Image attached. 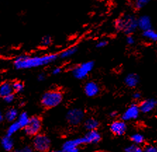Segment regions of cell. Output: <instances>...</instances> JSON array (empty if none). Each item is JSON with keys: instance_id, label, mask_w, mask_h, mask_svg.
I'll use <instances>...</instances> for the list:
<instances>
[{"instance_id": "4dcf8cb0", "label": "cell", "mask_w": 157, "mask_h": 152, "mask_svg": "<svg viewBox=\"0 0 157 152\" xmlns=\"http://www.w3.org/2000/svg\"><path fill=\"white\" fill-rule=\"evenodd\" d=\"M126 42L128 45H133L135 42V39L132 35H128L126 37Z\"/></svg>"}, {"instance_id": "ab89813d", "label": "cell", "mask_w": 157, "mask_h": 152, "mask_svg": "<svg viewBox=\"0 0 157 152\" xmlns=\"http://www.w3.org/2000/svg\"><path fill=\"white\" fill-rule=\"evenodd\" d=\"M94 152H104V151H94Z\"/></svg>"}, {"instance_id": "277c9868", "label": "cell", "mask_w": 157, "mask_h": 152, "mask_svg": "<svg viewBox=\"0 0 157 152\" xmlns=\"http://www.w3.org/2000/svg\"><path fill=\"white\" fill-rule=\"evenodd\" d=\"M94 63L93 61H87L78 65L73 69V74L78 79H83L87 77L89 73L93 70Z\"/></svg>"}, {"instance_id": "5b68a950", "label": "cell", "mask_w": 157, "mask_h": 152, "mask_svg": "<svg viewBox=\"0 0 157 152\" xmlns=\"http://www.w3.org/2000/svg\"><path fill=\"white\" fill-rule=\"evenodd\" d=\"M50 145V139L44 135L38 134L33 139V147L38 152H46L49 151Z\"/></svg>"}, {"instance_id": "e575fe53", "label": "cell", "mask_w": 157, "mask_h": 152, "mask_svg": "<svg viewBox=\"0 0 157 152\" xmlns=\"http://www.w3.org/2000/svg\"><path fill=\"white\" fill-rule=\"evenodd\" d=\"M61 72V69L60 67H56L53 71H52V73H53L54 74H59Z\"/></svg>"}, {"instance_id": "8992f818", "label": "cell", "mask_w": 157, "mask_h": 152, "mask_svg": "<svg viewBox=\"0 0 157 152\" xmlns=\"http://www.w3.org/2000/svg\"><path fill=\"white\" fill-rule=\"evenodd\" d=\"M42 128V121L38 116H33L30 118V121L25 128V133L33 136L38 135Z\"/></svg>"}, {"instance_id": "7c38bea8", "label": "cell", "mask_w": 157, "mask_h": 152, "mask_svg": "<svg viewBox=\"0 0 157 152\" xmlns=\"http://www.w3.org/2000/svg\"><path fill=\"white\" fill-rule=\"evenodd\" d=\"M82 138L84 144H96L100 141L101 137L97 130H90Z\"/></svg>"}, {"instance_id": "9c48e42d", "label": "cell", "mask_w": 157, "mask_h": 152, "mask_svg": "<svg viewBox=\"0 0 157 152\" xmlns=\"http://www.w3.org/2000/svg\"><path fill=\"white\" fill-rule=\"evenodd\" d=\"M84 144L82 137L68 140L63 144L62 150L64 152H78V147Z\"/></svg>"}, {"instance_id": "ffe728a7", "label": "cell", "mask_w": 157, "mask_h": 152, "mask_svg": "<svg viewBox=\"0 0 157 152\" xmlns=\"http://www.w3.org/2000/svg\"><path fill=\"white\" fill-rule=\"evenodd\" d=\"M30 118H29V116H28L27 113L23 112L18 116V119L17 121V122L19 123V125H20L21 128H25L30 121Z\"/></svg>"}, {"instance_id": "5bb4252c", "label": "cell", "mask_w": 157, "mask_h": 152, "mask_svg": "<svg viewBox=\"0 0 157 152\" xmlns=\"http://www.w3.org/2000/svg\"><path fill=\"white\" fill-rule=\"evenodd\" d=\"M137 26L142 32L152 29V23L151 18L149 16L143 15L137 18Z\"/></svg>"}, {"instance_id": "836d02e7", "label": "cell", "mask_w": 157, "mask_h": 152, "mask_svg": "<svg viewBox=\"0 0 157 152\" xmlns=\"http://www.w3.org/2000/svg\"><path fill=\"white\" fill-rule=\"evenodd\" d=\"M132 97L135 100H140L142 97V94L140 92H135L132 94Z\"/></svg>"}, {"instance_id": "d6a6232c", "label": "cell", "mask_w": 157, "mask_h": 152, "mask_svg": "<svg viewBox=\"0 0 157 152\" xmlns=\"http://www.w3.org/2000/svg\"><path fill=\"white\" fill-rule=\"evenodd\" d=\"M16 152H33V149L29 147H25L23 148L18 149Z\"/></svg>"}, {"instance_id": "9a60e30c", "label": "cell", "mask_w": 157, "mask_h": 152, "mask_svg": "<svg viewBox=\"0 0 157 152\" xmlns=\"http://www.w3.org/2000/svg\"><path fill=\"white\" fill-rule=\"evenodd\" d=\"M124 83L128 88L133 89L140 83V77L135 73H130L125 77Z\"/></svg>"}, {"instance_id": "e0dca14e", "label": "cell", "mask_w": 157, "mask_h": 152, "mask_svg": "<svg viewBox=\"0 0 157 152\" xmlns=\"http://www.w3.org/2000/svg\"><path fill=\"white\" fill-rule=\"evenodd\" d=\"M1 144L4 150H6L7 151H10L12 150L13 147V141L11 137L7 136V135H6L5 137H4L2 139Z\"/></svg>"}, {"instance_id": "6da1fadb", "label": "cell", "mask_w": 157, "mask_h": 152, "mask_svg": "<svg viewBox=\"0 0 157 152\" xmlns=\"http://www.w3.org/2000/svg\"><path fill=\"white\" fill-rule=\"evenodd\" d=\"M57 58L56 54H48L42 56H19L14 60V67L18 70L30 69L48 65Z\"/></svg>"}, {"instance_id": "4fadbf2b", "label": "cell", "mask_w": 157, "mask_h": 152, "mask_svg": "<svg viewBox=\"0 0 157 152\" xmlns=\"http://www.w3.org/2000/svg\"><path fill=\"white\" fill-rule=\"evenodd\" d=\"M85 93L88 97H94L98 95L100 91L99 85L94 81H89L85 85Z\"/></svg>"}, {"instance_id": "44dd1931", "label": "cell", "mask_w": 157, "mask_h": 152, "mask_svg": "<svg viewBox=\"0 0 157 152\" xmlns=\"http://www.w3.org/2000/svg\"><path fill=\"white\" fill-rule=\"evenodd\" d=\"M130 140H131L134 144L139 145V144H141L144 142V137L143 135L140 133H135L130 136Z\"/></svg>"}, {"instance_id": "8fae6325", "label": "cell", "mask_w": 157, "mask_h": 152, "mask_svg": "<svg viewBox=\"0 0 157 152\" xmlns=\"http://www.w3.org/2000/svg\"><path fill=\"white\" fill-rule=\"evenodd\" d=\"M110 130L113 134L117 136H121L127 131V125L122 120L115 121L111 124Z\"/></svg>"}, {"instance_id": "f546056e", "label": "cell", "mask_w": 157, "mask_h": 152, "mask_svg": "<svg viewBox=\"0 0 157 152\" xmlns=\"http://www.w3.org/2000/svg\"><path fill=\"white\" fill-rule=\"evenodd\" d=\"M144 152H157V146H147L144 149Z\"/></svg>"}, {"instance_id": "ac0fdd59", "label": "cell", "mask_w": 157, "mask_h": 152, "mask_svg": "<svg viewBox=\"0 0 157 152\" xmlns=\"http://www.w3.org/2000/svg\"><path fill=\"white\" fill-rule=\"evenodd\" d=\"M99 123L97 120L93 118H88L85 122V127L87 130H96L97 128L99 127Z\"/></svg>"}, {"instance_id": "8d00e7d4", "label": "cell", "mask_w": 157, "mask_h": 152, "mask_svg": "<svg viewBox=\"0 0 157 152\" xmlns=\"http://www.w3.org/2000/svg\"><path fill=\"white\" fill-rule=\"evenodd\" d=\"M117 114H118V113H117V111H112V112H111V114H110V116H111V117H116V116H117Z\"/></svg>"}, {"instance_id": "7402d4cb", "label": "cell", "mask_w": 157, "mask_h": 152, "mask_svg": "<svg viewBox=\"0 0 157 152\" xmlns=\"http://www.w3.org/2000/svg\"><path fill=\"white\" fill-rule=\"evenodd\" d=\"M5 117L9 121H13L18 117V111L16 109H10L6 112Z\"/></svg>"}, {"instance_id": "3957f363", "label": "cell", "mask_w": 157, "mask_h": 152, "mask_svg": "<svg viewBox=\"0 0 157 152\" xmlns=\"http://www.w3.org/2000/svg\"><path fill=\"white\" fill-rule=\"evenodd\" d=\"M63 95L59 91H49L44 93L41 99V103L44 107L50 109L56 107L61 103Z\"/></svg>"}, {"instance_id": "d4e9b609", "label": "cell", "mask_w": 157, "mask_h": 152, "mask_svg": "<svg viewBox=\"0 0 157 152\" xmlns=\"http://www.w3.org/2000/svg\"><path fill=\"white\" fill-rule=\"evenodd\" d=\"M124 152H144V149H142L139 145L133 144L126 147Z\"/></svg>"}, {"instance_id": "7a4b0ae2", "label": "cell", "mask_w": 157, "mask_h": 152, "mask_svg": "<svg viewBox=\"0 0 157 152\" xmlns=\"http://www.w3.org/2000/svg\"><path fill=\"white\" fill-rule=\"evenodd\" d=\"M116 30L128 35H132L138 28L137 18L131 14H126L118 18L114 23Z\"/></svg>"}, {"instance_id": "30bf717a", "label": "cell", "mask_w": 157, "mask_h": 152, "mask_svg": "<svg viewBox=\"0 0 157 152\" xmlns=\"http://www.w3.org/2000/svg\"><path fill=\"white\" fill-rule=\"evenodd\" d=\"M157 105V100L155 98H148L142 100L139 104L140 112L148 114L153 111Z\"/></svg>"}, {"instance_id": "52a82bcc", "label": "cell", "mask_w": 157, "mask_h": 152, "mask_svg": "<svg viewBox=\"0 0 157 152\" xmlns=\"http://www.w3.org/2000/svg\"><path fill=\"white\" fill-rule=\"evenodd\" d=\"M85 114L80 109L74 108L68 111L66 118L71 125H78L82 121Z\"/></svg>"}, {"instance_id": "83f0119b", "label": "cell", "mask_w": 157, "mask_h": 152, "mask_svg": "<svg viewBox=\"0 0 157 152\" xmlns=\"http://www.w3.org/2000/svg\"><path fill=\"white\" fill-rule=\"evenodd\" d=\"M51 43H52V39H51L50 37L45 36L42 39L41 44H42V46H49V45Z\"/></svg>"}, {"instance_id": "f35d334b", "label": "cell", "mask_w": 157, "mask_h": 152, "mask_svg": "<svg viewBox=\"0 0 157 152\" xmlns=\"http://www.w3.org/2000/svg\"><path fill=\"white\" fill-rule=\"evenodd\" d=\"M52 152H64V151L63 150H60V151L57 150V151H52Z\"/></svg>"}, {"instance_id": "d6986e66", "label": "cell", "mask_w": 157, "mask_h": 152, "mask_svg": "<svg viewBox=\"0 0 157 152\" xmlns=\"http://www.w3.org/2000/svg\"><path fill=\"white\" fill-rule=\"evenodd\" d=\"M142 36L151 42H157V32L153 29L142 32Z\"/></svg>"}, {"instance_id": "74e56055", "label": "cell", "mask_w": 157, "mask_h": 152, "mask_svg": "<svg viewBox=\"0 0 157 152\" xmlns=\"http://www.w3.org/2000/svg\"><path fill=\"white\" fill-rule=\"evenodd\" d=\"M2 120H3V115H2L1 111H0V122L2 121Z\"/></svg>"}, {"instance_id": "cb8c5ba5", "label": "cell", "mask_w": 157, "mask_h": 152, "mask_svg": "<svg viewBox=\"0 0 157 152\" xmlns=\"http://www.w3.org/2000/svg\"><path fill=\"white\" fill-rule=\"evenodd\" d=\"M78 51L77 47H71L68 49L65 50V51H63L62 53L60 54V57L61 58H68L71 56H73V54L75 53Z\"/></svg>"}, {"instance_id": "f1b7e54d", "label": "cell", "mask_w": 157, "mask_h": 152, "mask_svg": "<svg viewBox=\"0 0 157 152\" xmlns=\"http://www.w3.org/2000/svg\"><path fill=\"white\" fill-rule=\"evenodd\" d=\"M14 98H15V96H14V95L13 93H11L10 95H9V96L4 97V100L5 101L6 103H11L13 101Z\"/></svg>"}, {"instance_id": "ba28073f", "label": "cell", "mask_w": 157, "mask_h": 152, "mask_svg": "<svg viewBox=\"0 0 157 152\" xmlns=\"http://www.w3.org/2000/svg\"><path fill=\"white\" fill-rule=\"evenodd\" d=\"M140 111L139 105L136 104H132L128 107L124 112L121 116V119L123 121H128L135 120L138 118Z\"/></svg>"}, {"instance_id": "484cf974", "label": "cell", "mask_w": 157, "mask_h": 152, "mask_svg": "<svg viewBox=\"0 0 157 152\" xmlns=\"http://www.w3.org/2000/svg\"><path fill=\"white\" fill-rule=\"evenodd\" d=\"M148 0H137L134 2V8L137 10H140V9H143L144 7L147 5L149 3Z\"/></svg>"}, {"instance_id": "2e32d148", "label": "cell", "mask_w": 157, "mask_h": 152, "mask_svg": "<svg viewBox=\"0 0 157 152\" xmlns=\"http://www.w3.org/2000/svg\"><path fill=\"white\" fill-rule=\"evenodd\" d=\"M13 91L12 84H11L9 82H4L0 85V97L4 98V97L13 93Z\"/></svg>"}, {"instance_id": "4316f807", "label": "cell", "mask_w": 157, "mask_h": 152, "mask_svg": "<svg viewBox=\"0 0 157 152\" xmlns=\"http://www.w3.org/2000/svg\"><path fill=\"white\" fill-rule=\"evenodd\" d=\"M12 87H13V91H15L16 92H19L23 91V88H24V85H23V84L21 81H16L13 83Z\"/></svg>"}, {"instance_id": "d590c367", "label": "cell", "mask_w": 157, "mask_h": 152, "mask_svg": "<svg viewBox=\"0 0 157 152\" xmlns=\"http://www.w3.org/2000/svg\"><path fill=\"white\" fill-rule=\"evenodd\" d=\"M37 79L39 81H43L45 79V76L44 74H40L38 75Z\"/></svg>"}, {"instance_id": "603a6c76", "label": "cell", "mask_w": 157, "mask_h": 152, "mask_svg": "<svg viewBox=\"0 0 157 152\" xmlns=\"http://www.w3.org/2000/svg\"><path fill=\"white\" fill-rule=\"evenodd\" d=\"M21 128L20 126V125H19V123L17 121L14 122L9 127L8 130H7L6 135L7 136L11 137L14 133H16L19 129H21Z\"/></svg>"}, {"instance_id": "1f68e13d", "label": "cell", "mask_w": 157, "mask_h": 152, "mask_svg": "<svg viewBox=\"0 0 157 152\" xmlns=\"http://www.w3.org/2000/svg\"><path fill=\"white\" fill-rule=\"evenodd\" d=\"M107 44H108V42L106 41V40H102V41H100L97 43V48H104V47H105Z\"/></svg>"}]
</instances>
